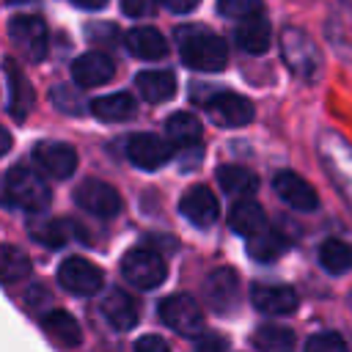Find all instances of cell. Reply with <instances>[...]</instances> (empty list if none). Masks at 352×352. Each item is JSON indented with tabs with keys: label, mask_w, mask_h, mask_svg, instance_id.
<instances>
[{
	"label": "cell",
	"mask_w": 352,
	"mask_h": 352,
	"mask_svg": "<svg viewBox=\"0 0 352 352\" xmlns=\"http://www.w3.org/2000/svg\"><path fill=\"white\" fill-rule=\"evenodd\" d=\"M217 11L228 19H250L261 14V0H217Z\"/></svg>",
	"instance_id": "1f68e13d"
},
{
	"label": "cell",
	"mask_w": 352,
	"mask_h": 352,
	"mask_svg": "<svg viewBox=\"0 0 352 352\" xmlns=\"http://www.w3.org/2000/svg\"><path fill=\"white\" fill-rule=\"evenodd\" d=\"M121 275L138 289H157L165 280L168 267L160 253L148 248H135L121 258Z\"/></svg>",
	"instance_id": "277c9868"
},
{
	"label": "cell",
	"mask_w": 352,
	"mask_h": 352,
	"mask_svg": "<svg viewBox=\"0 0 352 352\" xmlns=\"http://www.w3.org/2000/svg\"><path fill=\"white\" fill-rule=\"evenodd\" d=\"M41 324H44L47 336H50V338H52L58 346H77V344L82 341V330H80L77 319H74L69 311L55 308V311L44 314Z\"/></svg>",
	"instance_id": "603a6c76"
},
{
	"label": "cell",
	"mask_w": 352,
	"mask_h": 352,
	"mask_svg": "<svg viewBox=\"0 0 352 352\" xmlns=\"http://www.w3.org/2000/svg\"><path fill=\"white\" fill-rule=\"evenodd\" d=\"M176 44L182 63L195 72H220L228 63V47L226 41L198 25H184L176 30Z\"/></svg>",
	"instance_id": "6da1fadb"
},
{
	"label": "cell",
	"mask_w": 352,
	"mask_h": 352,
	"mask_svg": "<svg viewBox=\"0 0 352 352\" xmlns=\"http://www.w3.org/2000/svg\"><path fill=\"white\" fill-rule=\"evenodd\" d=\"M250 300L261 314L270 316H286L297 308V292L283 283H253Z\"/></svg>",
	"instance_id": "9a60e30c"
},
{
	"label": "cell",
	"mask_w": 352,
	"mask_h": 352,
	"mask_svg": "<svg viewBox=\"0 0 352 352\" xmlns=\"http://www.w3.org/2000/svg\"><path fill=\"white\" fill-rule=\"evenodd\" d=\"M135 85H138L140 96L151 104H160V102H168L176 96V77H173V72H165V69L138 72Z\"/></svg>",
	"instance_id": "d6986e66"
},
{
	"label": "cell",
	"mask_w": 352,
	"mask_h": 352,
	"mask_svg": "<svg viewBox=\"0 0 352 352\" xmlns=\"http://www.w3.org/2000/svg\"><path fill=\"white\" fill-rule=\"evenodd\" d=\"M253 346L258 352H294V333L280 324H264L253 333Z\"/></svg>",
	"instance_id": "f1b7e54d"
},
{
	"label": "cell",
	"mask_w": 352,
	"mask_h": 352,
	"mask_svg": "<svg viewBox=\"0 0 352 352\" xmlns=\"http://www.w3.org/2000/svg\"><path fill=\"white\" fill-rule=\"evenodd\" d=\"M305 352H349L338 333H314L305 341Z\"/></svg>",
	"instance_id": "d6a6232c"
},
{
	"label": "cell",
	"mask_w": 352,
	"mask_h": 352,
	"mask_svg": "<svg viewBox=\"0 0 352 352\" xmlns=\"http://www.w3.org/2000/svg\"><path fill=\"white\" fill-rule=\"evenodd\" d=\"M280 50H283V60H286V66L292 69L294 77H300V80H316L319 77L322 52L305 30L286 28L283 36H280Z\"/></svg>",
	"instance_id": "3957f363"
},
{
	"label": "cell",
	"mask_w": 352,
	"mask_h": 352,
	"mask_svg": "<svg viewBox=\"0 0 352 352\" xmlns=\"http://www.w3.org/2000/svg\"><path fill=\"white\" fill-rule=\"evenodd\" d=\"M168 11H173V14H190L201 0H160Z\"/></svg>",
	"instance_id": "8d00e7d4"
},
{
	"label": "cell",
	"mask_w": 352,
	"mask_h": 352,
	"mask_svg": "<svg viewBox=\"0 0 352 352\" xmlns=\"http://www.w3.org/2000/svg\"><path fill=\"white\" fill-rule=\"evenodd\" d=\"M272 190L283 204H289L297 212H314L319 206L316 190L302 176H297L294 170H278L272 179Z\"/></svg>",
	"instance_id": "7c38bea8"
},
{
	"label": "cell",
	"mask_w": 352,
	"mask_h": 352,
	"mask_svg": "<svg viewBox=\"0 0 352 352\" xmlns=\"http://www.w3.org/2000/svg\"><path fill=\"white\" fill-rule=\"evenodd\" d=\"M33 162L52 179H66L77 170V151L69 143L44 140L33 148Z\"/></svg>",
	"instance_id": "8fae6325"
},
{
	"label": "cell",
	"mask_w": 352,
	"mask_h": 352,
	"mask_svg": "<svg viewBox=\"0 0 352 352\" xmlns=\"http://www.w3.org/2000/svg\"><path fill=\"white\" fill-rule=\"evenodd\" d=\"M204 107H206L209 118L217 126H245L253 118V102L245 99V96H239V94H231V91L212 94L204 102Z\"/></svg>",
	"instance_id": "9c48e42d"
},
{
	"label": "cell",
	"mask_w": 352,
	"mask_h": 352,
	"mask_svg": "<svg viewBox=\"0 0 352 352\" xmlns=\"http://www.w3.org/2000/svg\"><path fill=\"white\" fill-rule=\"evenodd\" d=\"M116 74V63L104 52H85L72 63V77L82 88H94L107 82Z\"/></svg>",
	"instance_id": "e0dca14e"
},
{
	"label": "cell",
	"mask_w": 352,
	"mask_h": 352,
	"mask_svg": "<svg viewBox=\"0 0 352 352\" xmlns=\"http://www.w3.org/2000/svg\"><path fill=\"white\" fill-rule=\"evenodd\" d=\"M154 3L157 0H121V11L126 14V16H148L151 11H154Z\"/></svg>",
	"instance_id": "e575fe53"
},
{
	"label": "cell",
	"mask_w": 352,
	"mask_h": 352,
	"mask_svg": "<svg viewBox=\"0 0 352 352\" xmlns=\"http://www.w3.org/2000/svg\"><path fill=\"white\" fill-rule=\"evenodd\" d=\"M204 297L209 302L212 311L217 314H228L236 308L239 302V280H236V272L223 267V270H214L206 283H204Z\"/></svg>",
	"instance_id": "4fadbf2b"
},
{
	"label": "cell",
	"mask_w": 352,
	"mask_h": 352,
	"mask_svg": "<svg viewBox=\"0 0 352 352\" xmlns=\"http://www.w3.org/2000/svg\"><path fill=\"white\" fill-rule=\"evenodd\" d=\"M91 113L99 121H129L135 116V99L126 91L118 94H107V96H96L91 102Z\"/></svg>",
	"instance_id": "cb8c5ba5"
},
{
	"label": "cell",
	"mask_w": 352,
	"mask_h": 352,
	"mask_svg": "<svg viewBox=\"0 0 352 352\" xmlns=\"http://www.w3.org/2000/svg\"><path fill=\"white\" fill-rule=\"evenodd\" d=\"M102 316L113 330H132L138 322V302L124 289H110L102 297Z\"/></svg>",
	"instance_id": "ac0fdd59"
},
{
	"label": "cell",
	"mask_w": 352,
	"mask_h": 352,
	"mask_svg": "<svg viewBox=\"0 0 352 352\" xmlns=\"http://www.w3.org/2000/svg\"><path fill=\"white\" fill-rule=\"evenodd\" d=\"M165 132H168V140L176 143V146H195L201 140V121L192 116V113H173L168 121H165Z\"/></svg>",
	"instance_id": "484cf974"
},
{
	"label": "cell",
	"mask_w": 352,
	"mask_h": 352,
	"mask_svg": "<svg viewBox=\"0 0 352 352\" xmlns=\"http://www.w3.org/2000/svg\"><path fill=\"white\" fill-rule=\"evenodd\" d=\"M135 352H170V349L160 336H140L135 344Z\"/></svg>",
	"instance_id": "d590c367"
},
{
	"label": "cell",
	"mask_w": 352,
	"mask_h": 352,
	"mask_svg": "<svg viewBox=\"0 0 352 352\" xmlns=\"http://www.w3.org/2000/svg\"><path fill=\"white\" fill-rule=\"evenodd\" d=\"M30 236L47 248H60L72 239V223H66L63 217L36 220V223H30Z\"/></svg>",
	"instance_id": "83f0119b"
},
{
	"label": "cell",
	"mask_w": 352,
	"mask_h": 352,
	"mask_svg": "<svg viewBox=\"0 0 352 352\" xmlns=\"http://www.w3.org/2000/svg\"><path fill=\"white\" fill-rule=\"evenodd\" d=\"M74 6H80V8H102L107 0H72Z\"/></svg>",
	"instance_id": "74e56055"
},
{
	"label": "cell",
	"mask_w": 352,
	"mask_h": 352,
	"mask_svg": "<svg viewBox=\"0 0 352 352\" xmlns=\"http://www.w3.org/2000/svg\"><path fill=\"white\" fill-rule=\"evenodd\" d=\"M8 36L11 41L16 44V50L28 58V60H41L47 55V25L41 16H33V14H22V16H14L8 22Z\"/></svg>",
	"instance_id": "5b68a950"
},
{
	"label": "cell",
	"mask_w": 352,
	"mask_h": 352,
	"mask_svg": "<svg viewBox=\"0 0 352 352\" xmlns=\"http://www.w3.org/2000/svg\"><path fill=\"white\" fill-rule=\"evenodd\" d=\"M8 3H30V0H8Z\"/></svg>",
	"instance_id": "f35d334b"
},
{
	"label": "cell",
	"mask_w": 352,
	"mask_h": 352,
	"mask_svg": "<svg viewBox=\"0 0 352 352\" xmlns=\"http://www.w3.org/2000/svg\"><path fill=\"white\" fill-rule=\"evenodd\" d=\"M234 38L239 44V50L250 52V55H261L270 47V22L264 14H256L250 19H242L234 30Z\"/></svg>",
	"instance_id": "44dd1931"
},
{
	"label": "cell",
	"mask_w": 352,
	"mask_h": 352,
	"mask_svg": "<svg viewBox=\"0 0 352 352\" xmlns=\"http://www.w3.org/2000/svg\"><path fill=\"white\" fill-rule=\"evenodd\" d=\"M228 226H231V231H236V234H242V236L250 239V236H256V234H261L267 228V217H264V209L256 201L242 198V201H236L231 206Z\"/></svg>",
	"instance_id": "ffe728a7"
},
{
	"label": "cell",
	"mask_w": 352,
	"mask_h": 352,
	"mask_svg": "<svg viewBox=\"0 0 352 352\" xmlns=\"http://www.w3.org/2000/svg\"><path fill=\"white\" fill-rule=\"evenodd\" d=\"M50 99H52V104H55L60 113H72V116H77V113L85 110V104L77 99L74 88H66V85H55L52 94H50Z\"/></svg>",
	"instance_id": "836d02e7"
},
{
	"label": "cell",
	"mask_w": 352,
	"mask_h": 352,
	"mask_svg": "<svg viewBox=\"0 0 352 352\" xmlns=\"http://www.w3.org/2000/svg\"><path fill=\"white\" fill-rule=\"evenodd\" d=\"M319 264L330 272V275H344L352 270V245L341 242V239H327L319 248Z\"/></svg>",
	"instance_id": "f546056e"
},
{
	"label": "cell",
	"mask_w": 352,
	"mask_h": 352,
	"mask_svg": "<svg viewBox=\"0 0 352 352\" xmlns=\"http://www.w3.org/2000/svg\"><path fill=\"white\" fill-rule=\"evenodd\" d=\"M126 50L140 60H157V58H165L168 41L154 28H135L126 33Z\"/></svg>",
	"instance_id": "7402d4cb"
},
{
	"label": "cell",
	"mask_w": 352,
	"mask_h": 352,
	"mask_svg": "<svg viewBox=\"0 0 352 352\" xmlns=\"http://www.w3.org/2000/svg\"><path fill=\"white\" fill-rule=\"evenodd\" d=\"M160 319L182 333V336H198L204 330V319H201V308L190 294H170L160 302Z\"/></svg>",
	"instance_id": "52a82bcc"
},
{
	"label": "cell",
	"mask_w": 352,
	"mask_h": 352,
	"mask_svg": "<svg viewBox=\"0 0 352 352\" xmlns=\"http://www.w3.org/2000/svg\"><path fill=\"white\" fill-rule=\"evenodd\" d=\"M286 248H289V239L275 228H264L261 234L248 239V253L256 261H275Z\"/></svg>",
	"instance_id": "4316f807"
},
{
	"label": "cell",
	"mask_w": 352,
	"mask_h": 352,
	"mask_svg": "<svg viewBox=\"0 0 352 352\" xmlns=\"http://www.w3.org/2000/svg\"><path fill=\"white\" fill-rule=\"evenodd\" d=\"M74 204L96 217H116L121 212V195L102 179H85L74 187Z\"/></svg>",
	"instance_id": "8992f818"
},
{
	"label": "cell",
	"mask_w": 352,
	"mask_h": 352,
	"mask_svg": "<svg viewBox=\"0 0 352 352\" xmlns=\"http://www.w3.org/2000/svg\"><path fill=\"white\" fill-rule=\"evenodd\" d=\"M0 270H3V280L6 283H14L19 278H25L30 272V261L22 250H16L14 245H3V253H0Z\"/></svg>",
	"instance_id": "4dcf8cb0"
},
{
	"label": "cell",
	"mask_w": 352,
	"mask_h": 352,
	"mask_svg": "<svg viewBox=\"0 0 352 352\" xmlns=\"http://www.w3.org/2000/svg\"><path fill=\"white\" fill-rule=\"evenodd\" d=\"M126 157L140 170H157L173 157V148H170V140H165L160 135L138 132L126 143Z\"/></svg>",
	"instance_id": "30bf717a"
},
{
	"label": "cell",
	"mask_w": 352,
	"mask_h": 352,
	"mask_svg": "<svg viewBox=\"0 0 352 352\" xmlns=\"http://www.w3.org/2000/svg\"><path fill=\"white\" fill-rule=\"evenodd\" d=\"M58 283L72 292V294H80V297H88V294H96L104 283V275L96 264H91L88 258H80V256H72L66 258L60 267H58Z\"/></svg>",
	"instance_id": "ba28073f"
},
{
	"label": "cell",
	"mask_w": 352,
	"mask_h": 352,
	"mask_svg": "<svg viewBox=\"0 0 352 352\" xmlns=\"http://www.w3.org/2000/svg\"><path fill=\"white\" fill-rule=\"evenodd\" d=\"M179 212H182L192 226L206 228V226H212V223L217 220L220 206H217V198H214V192H212L209 187L195 184V187H190V190L182 195Z\"/></svg>",
	"instance_id": "5bb4252c"
},
{
	"label": "cell",
	"mask_w": 352,
	"mask_h": 352,
	"mask_svg": "<svg viewBox=\"0 0 352 352\" xmlns=\"http://www.w3.org/2000/svg\"><path fill=\"white\" fill-rule=\"evenodd\" d=\"M3 74H6V85H8V116L16 121H25L33 107V88H30L28 77L22 74V69L11 58L3 60Z\"/></svg>",
	"instance_id": "2e32d148"
},
{
	"label": "cell",
	"mask_w": 352,
	"mask_h": 352,
	"mask_svg": "<svg viewBox=\"0 0 352 352\" xmlns=\"http://www.w3.org/2000/svg\"><path fill=\"white\" fill-rule=\"evenodd\" d=\"M217 182L228 195H239V198H248L258 190L256 173L242 168V165H220L217 168Z\"/></svg>",
	"instance_id": "d4e9b609"
},
{
	"label": "cell",
	"mask_w": 352,
	"mask_h": 352,
	"mask_svg": "<svg viewBox=\"0 0 352 352\" xmlns=\"http://www.w3.org/2000/svg\"><path fill=\"white\" fill-rule=\"evenodd\" d=\"M3 192H6L8 206L25 209V212H41L50 204V187L44 184V179L36 170L22 168V165H16L6 173Z\"/></svg>",
	"instance_id": "7a4b0ae2"
}]
</instances>
